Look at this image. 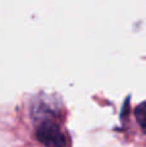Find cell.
<instances>
[{"label":"cell","instance_id":"cell-1","mask_svg":"<svg viewBox=\"0 0 146 147\" xmlns=\"http://www.w3.org/2000/svg\"><path fill=\"white\" fill-rule=\"evenodd\" d=\"M36 137L45 147H64L65 141L64 133L53 123H44L38 128Z\"/></svg>","mask_w":146,"mask_h":147},{"label":"cell","instance_id":"cell-2","mask_svg":"<svg viewBox=\"0 0 146 147\" xmlns=\"http://www.w3.org/2000/svg\"><path fill=\"white\" fill-rule=\"evenodd\" d=\"M136 116H137L139 123L141 124V127L144 128V130L146 132V102L145 103H141L136 109Z\"/></svg>","mask_w":146,"mask_h":147}]
</instances>
